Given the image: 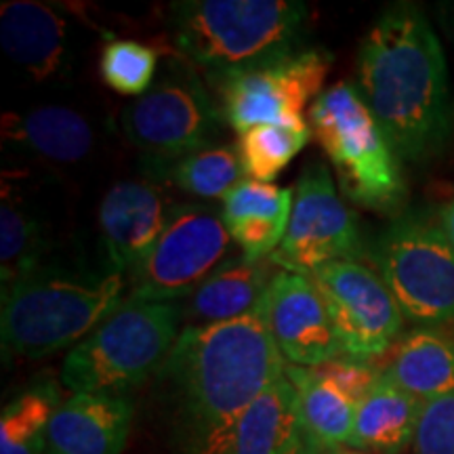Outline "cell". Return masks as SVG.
<instances>
[{"mask_svg":"<svg viewBox=\"0 0 454 454\" xmlns=\"http://www.w3.org/2000/svg\"><path fill=\"white\" fill-rule=\"evenodd\" d=\"M284 371L268 294L236 320L185 326L154 377L177 454H225L242 414Z\"/></svg>","mask_w":454,"mask_h":454,"instance_id":"cell-1","label":"cell"},{"mask_svg":"<svg viewBox=\"0 0 454 454\" xmlns=\"http://www.w3.org/2000/svg\"><path fill=\"white\" fill-rule=\"evenodd\" d=\"M354 87L402 164L442 154L452 130L448 66L419 4L395 3L374 20L357 49Z\"/></svg>","mask_w":454,"mask_h":454,"instance_id":"cell-2","label":"cell"},{"mask_svg":"<svg viewBox=\"0 0 454 454\" xmlns=\"http://www.w3.org/2000/svg\"><path fill=\"white\" fill-rule=\"evenodd\" d=\"M309 9L293 0H181L168 11L175 49L208 82L301 53Z\"/></svg>","mask_w":454,"mask_h":454,"instance_id":"cell-3","label":"cell"},{"mask_svg":"<svg viewBox=\"0 0 454 454\" xmlns=\"http://www.w3.org/2000/svg\"><path fill=\"white\" fill-rule=\"evenodd\" d=\"M124 301L122 276L38 263L3 294V348L32 360L76 348Z\"/></svg>","mask_w":454,"mask_h":454,"instance_id":"cell-4","label":"cell"},{"mask_svg":"<svg viewBox=\"0 0 454 454\" xmlns=\"http://www.w3.org/2000/svg\"><path fill=\"white\" fill-rule=\"evenodd\" d=\"M181 303L124 301L67 351L59 383L72 394L129 395L156 377L179 339Z\"/></svg>","mask_w":454,"mask_h":454,"instance_id":"cell-5","label":"cell"},{"mask_svg":"<svg viewBox=\"0 0 454 454\" xmlns=\"http://www.w3.org/2000/svg\"><path fill=\"white\" fill-rule=\"evenodd\" d=\"M309 127L345 198L374 213H402L408 194L402 162L354 84L325 89L309 107Z\"/></svg>","mask_w":454,"mask_h":454,"instance_id":"cell-6","label":"cell"},{"mask_svg":"<svg viewBox=\"0 0 454 454\" xmlns=\"http://www.w3.org/2000/svg\"><path fill=\"white\" fill-rule=\"evenodd\" d=\"M371 259L406 322L421 328L454 322V248L440 213H400L372 244Z\"/></svg>","mask_w":454,"mask_h":454,"instance_id":"cell-7","label":"cell"},{"mask_svg":"<svg viewBox=\"0 0 454 454\" xmlns=\"http://www.w3.org/2000/svg\"><path fill=\"white\" fill-rule=\"evenodd\" d=\"M231 242L219 211L207 204H175L152 251L127 274V301H185L225 263Z\"/></svg>","mask_w":454,"mask_h":454,"instance_id":"cell-8","label":"cell"},{"mask_svg":"<svg viewBox=\"0 0 454 454\" xmlns=\"http://www.w3.org/2000/svg\"><path fill=\"white\" fill-rule=\"evenodd\" d=\"M223 122L200 76L184 66L168 67L121 114L124 137L145 156H184L213 147Z\"/></svg>","mask_w":454,"mask_h":454,"instance_id":"cell-9","label":"cell"},{"mask_svg":"<svg viewBox=\"0 0 454 454\" xmlns=\"http://www.w3.org/2000/svg\"><path fill=\"white\" fill-rule=\"evenodd\" d=\"M368 257L357 215L337 192L325 162H308L294 185L286 236L271 261L284 271L311 276L334 261Z\"/></svg>","mask_w":454,"mask_h":454,"instance_id":"cell-10","label":"cell"},{"mask_svg":"<svg viewBox=\"0 0 454 454\" xmlns=\"http://www.w3.org/2000/svg\"><path fill=\"white\" fill-rule=\"evenodd\" d=\"M333 55L308 47L259 70L211 82L219 93L223 121L242 135L259 124L305 122L303 112L325 93Z\"/></svg>","mask_w":454,"mask_h":454,"instance_id":"cell-11","label":"cell"},{"mask_svg":"<svg viewBox=\"0 0 454 454\" xmlns=\"http://www.w3.org/2000/svg\"><path fill=\"white\" fill-rule=\"evenodd\" d=\"M309 278L325 299L343 356L372 362L397 343L406 320L387 284L364 261H334Z\"/></svg>","mask_w":454,"mask_h":454,"instance_id":"cell-12","label":"cell"},{"mask_svg":"<svg viewBox=\"0 0 454 454\" xmlns=\"http://www.w3.org/2000/svg\"><path fill=\"white\" fill-rule=\"evenodd\" d=\"M268 314L286 364L316 368L343 356L325 299L309 276L278 271L268 291Z\"/></svg>","mask_w":454,"mask_h":454,"instance_id":"cell-13","label":"cell"},{"mask_svg":"<svg viewBox=\"0 0 454 454\" xmlns=\"http://www.w3.org/2000/svg\"><path fill=\"white\" fill-rule=\"evenodd\" d=\"M160 187L152 181H118L99 207V234L107 271L127 276L152 251L168 219Z\"/></svg>","mask_w":454,"mask_h":454,"instance_id":"cell-14","label":"cell"},{"mask_svg":"<svg viewBox=\"0 0 454 454\" xmlns=\"http://www.w3.org/2000/svg\"><path fill=\"white\" fill-rule=\"evenodd\" d=\"M133 419L129 395L72 394L53 414L44 454H122Z\"/></svg>","mask_w":454,"mask_h":454,"instance_id":"cell-15","label":"cell"},{"mask_svg":"<svg viewBox=\"0 0 454 454\" xmlns=\"http://www.w3.org/2000/svg\"><path fill=\"white\" fill-rule=\"evenodd\" d=\"M0 47L36 82L49 81L64 67L67 21L55 7L34 0L0 4Z\"/></svg>","mask_w":454,"mask_h":454,"instance_id":"cell-16","label":"cell"},{"mask_svg":"<svg viewBox=\"0 0 454 454\" xmlns=\"http://www.w3.org/2000/svg\"><path fill=\"white\" fill-rule=\"evenodd\" d=\"M294 190L242 179L221 198V219L231 240L251 259H268L291 223Z\"/></svg>","mask_w":454,"mask_h":454,"instance_id":"cell-17","label":"cell"},{"mask_svg":"<svg viewBox=\"0 0 454 454\" xmlns=\"http://www.w3.org/2000/svg\"><path fill=\"white\" fill-rule=\"evenodd\" d=\"M280 268L268 259H251L247 254L221 263L200 288L181 301V317L185 326L219 325L236 320L259 305Z\"/></svg>","mask_w":454,"mask_h":454,"instance_id":"cell-18","label":"cell"},{"mask_svg":"<svg viewBox=\"0 0 454 454\" xmlns=\"http://www.w3.org/2000/svg\"><path fill=\"white\" fill-rule=\"evenodd\" d=\"M3 144L55 162H78L90 154L95 130L81 112L66 106H41L7 112L0 122Z\"/></svg>","mask_w":454,"mask_h":454,"instance_id":"cell-19","label":"cell"},{"mask_svg":"<svg viewBox=\"0 0 454 454\" xmlns=\"http://www.w3.org/2000/svg\"><path fill=\"white\" fill-rule=\"evenodd\" d=\"M385 377L417 400H435L454 391V340L438 328H414L391 348Z\"/></svg>","mask_w":454,"mask_h":454,"instance_id":"cell-20","label":"cell"},{"mask_svg":"<svg viewBox=\"0 0 454 454\" xmlns=\"http://www.w3.org/2000/svg\"><path fill=\"white\" fill-rule=\"evenodd\" d=\"M225 454H303L297 389L282 374L242 414Z\"/></svg>","mask_w":454,"mask_h":454,"instance_id":"cell-21","label":"cell"},{"mask_svg":"<svg viewBox=\"0 0 454 454\" xmlns=\"http://www.w3.org/2000/svg\"><path fill=\"white\" fill-rule=\"evenodd\" d=\"M421 412L423 402L383 374L357 404L349 446L372 454H404L412 446Z\"/></svg>","mask_w":454,"mask_h":454,"instance_id":"cell-22","label":"cell"},{"mask_svg":"<svg viewBox=\"0 0 454 454\" xmlns=\"http://www.w3.org/2000/svg\"><path fill=\"white\" fill-rule=\"evenodd\" d=\"M284 374L297 389V414L303 450L349 446L357 411L354 402L334 389L326 379H322L316 368L286 364Z\"/></svg>","mask_w":454,"mask_h":454,"instance_id":"cell-23","label":"cell"},{"mask_svg":"<svg viewBox=\"0 0 454 454\" xmlns=\"http://www.w3.org/2000/svg\"><path fill=\"white\" fill-rule=\"evenodd\" d=\"M141 168L152 184L175 185L185 194L207 200L223 198L231 187L247 179L236 147L227 145H213L184 156L144 154Z\"/></svg>","mask_w":454,"mask_h":454,"instance_id":"cell-24","label":"cell"},{"mask_svg":"<svg viewBox=\"0 0 454 454\" xmlns=\"http://www.w3.org/2000/svg\"><path fill=\"white\" fill-rule=\"evenodd\" d=\"M61 406L53 379L32 383L0 414V454H44L51 421Z\"/></svg>","mask_w":454,"mask_h":454,"instance_id":"cell-25","label":"cell"},{"mask_svg":"<svg viewBox=\"0 0 454 454\" xmlns=\"http://www.w3.org/2000/svg\"><path fill=\"white\" fill-rule=\"evenodd\" d=\"M309 121L259 124L238 135L236 152L244 177L271 184L311 139Z\"/></svg>","mask_w":454,"mask_h":454,"instance_id":"cell-26","label":"cell"},{"mask_svg":"<svg viewBox=\"0 0 454 454\" xmlns=\"http://www.w3.org/2000/svg\"><path fill=\"white\" fill-rule=\"evenodd\" d=\"M44 227L36 213L3 181L0 204V268L7 288L26 271L43 263Z\"/></svg>","mask_w":454,"mask_h":454,"instance_id":"cell-27","label":"cell"},{"mask_svg":"<svg viewBox=\"0 0 454 454\" xmlns=\"http://www.w3.org/2000/svg\"><path fill=\"white\" fill-rule=\"evenodd\" d=\"M158 53L137 41L110 38L101 51L99 72L104 82L121 95L141 98L152 89L156 76Z\"/></svg>","mask_w":454,"mask_h":454,"instance_id":"cell-28","label":"cell"},{"mask_svg":"<svg viewBox=\"0 0 454 454\" xmlns=\"http://www.w3.org/2000/svg\"><path fill=\"white\" fill-rule=\"evenodd\" d=\"M412 454H454V391L423 404Z\"/></svg>","mask_w":454,"mask_h":454,"instance_id":"cell-29","label":"cell"},{"mask_svg":"<svg viewBox=\"0 0 454 454\" xmlns=\"http://www.w3.org/2000/svg\"><path fill=\"white\" fill-rule=\"evenodd\" d=\"M317 374L326 379L334 389H339L345 397L357 406L374 389V385L381 381L383 371L374 366L372 362L356 360V357L340 356L337 360L316 366Z\"/></svg>","mask_w":454,"mask_h":454,"instance_id":"cell-30","label":"cell"},{"mask_svg":"<svg viewBox=\"0 0 454 454\" xmlns=\"http://www.w3.org/2000/svg\"><path fill=\"white\" fill-rule=\"evenodd\" d=\"M440 219H442V225H444L448 240H450L454 248V198L444 204V208L440 211Z\"/></svg>","mask_w":454,"mask_h":454,"instance_id":"cell-31","label":"cell"},{"mask_svg":"<svg viewBox=\"0 0 454 454\" xmlns=\"http://www.w3.org/2000/svg\"><path fill=\"white\" fill-rule=\"evenodd\" d=\"M303 454H372L357 450V448L351 446H328V448H309V450H303Z\"/></svg>","mask_w":454,"mask_h":454,"instance_id":"cell-32","label":"cell"}]
</instances>
